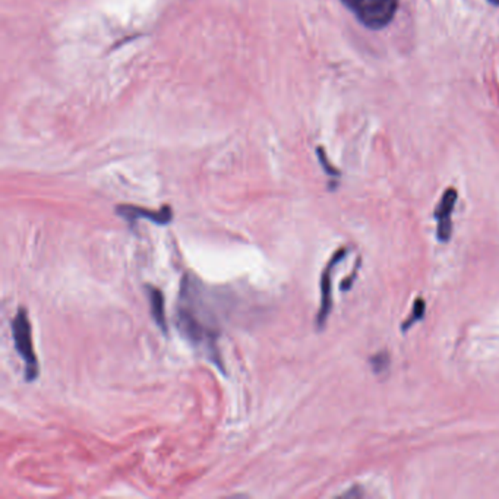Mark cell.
<instances>
[{
	"label": "cell",
	"instance_id": "obj_1",
	"mask_svg": "<svg viewBox=\"0 0 499 499\" xmlns=\"http://www.w3.org/2000/svg\"><path fill=\"white\" fill-rule=\"evenodd\" d=\"M176 325L181 334L195 349L207 356L210 362L224 372V365L218 350V338L221 336L218 320L204 302L199 283L191 276H185L182 283Z\"/></svg>",
	"mask_w": 499,
	"mask_h": 499
},
{
	"label": "cell",
	"instance_id": "obj_2",
	"mask_svg": "<svg viewBox=\"0 0 499 499\" xmlns=\"http://www.w3.org/2000/svg\"><path fill=\"white\" fill-rule=\"evenodd\" d=\"M10 329L15 350L23 362V367H26V379L28 383H32L40 375V365L32 347L31 323L26 307L18 309V314L10 320Z\"/></svg>",
	"mask_w": 499,
	"mask_h": 499
},
{
	"label": "cell",
	"instance_id": "obj_3",
	"mask_svg": "<svg viewBox=\"0 0 499 499\" xmlns=\"http://www.w3.org/2000/svg\"><path fill=\"white\" fill-rule=\"evenodd\" d=\"M397 8L398 0H358L353 12L365 27L381 30L394 19Z\"/></svg>",
	"mask_w": 499,
	"mask_h": 499
},
{
	"label": "cell",
	"instance_id": "obj_4",
	"mask_svg": "<svg viewBox=\"0 0 499 499\" xmlns=\"http://www.w3.org/2000/svg\"><path fill=\"white\" fill-rule=\"evenodd\" d=\"M347 256V247H341L331 256L320 274V306L316 315V327L323 329L332 309V272L341 261Z\"/></svg>",
	"mask_w": 499,
	"mask_h": 499
},
{
	"label": "cell",
	"instance_id": "obj_5",
	"mask_svg": "<svg viewBox=\"0 0 499 499\" xmlns=\"http://www.w3.org/2000/svg\"><path fill=\"white\" fill-rule=\"evenodd\" d=\"M457 198L458 192L456 189L448 187L435 210V218L438 221L436 237L444 243H447L451 239V236H453V221H451V214H453L454 207L457 204Z\"/></svg>",
	"mask_w": 499,
	"mask_h": 499
},
{
	"label": "cell",
	"instance_id": "obj_6",
	"mask_svg": "<svg viewBox=\"0 0 499 499\" xmlns=\"http://www.w3.org/2000/svg\"><path fill=\"white\" fill-rule=\"evenodd\" d=\"M116 214H119L134 229L135 221L138 220H148L157 225H167L173 221V211L170 207H163L159 211H151L135 205H119L116 207Z\"/></svg>",
	"mask_w": 499,
	"mask_h": 499
},
{
	"label": "cell",
	"instance_id": "obj_7",
	"mask_svg": "<svg viewBox=\"0 0 499 499\" xmlns=\"http://www.w3.org/2000/svg\"><path fill=\"white\" fill-rule=\"evenodd\" d=\"M150 307H151V316L156 320L157 327L167 334V320H165V309H164V294L160 289L148 286L147 289Z\"/></svg>",
	"mask_w": 499,
	"mask_h": 499
},
{
	"label": "cell",
	"instance_id": "obj_8",
	"mask_svg": "<svg viewBox=\"0 0 499 499\" xmlns=\"http://www.w3.org/2000/svg\"><path fill=\"white\" fill-rule=\"evenodd\" d=\"M425 312H426V303L422 298L416 299L414 303H413V307H411V314L410 316L404 320V323L401 324V331H409L416 323H419L420 319H423L425 316Z\"/></svg>",
	"mask_w": 499,
	"mask_h": 499
},
{
	"label": "cell",
	"instance_id": "obj_9",
	"mask_svg": "<svg viewBox=\"0 0 499 499\" xmlns=\"http://www.w3.org/2000/svg\"><path fill=\"white\" fill-rule=\"evenodd\" d=\"M318 152H319V160H320V164H323L324 165V170L328 173V174H331V176H338L340 173H338V170H336L334 167H332V165L329 164V161L327 160V157H325V154H324V151L323 150H318Z\"/></svg>",
	"mask_w": 499,
	"mask_h": 499
},
{
	"label": "cell",
	"instance_id": "obj_10",
	"mask_svg": "<svg viewBox=\"0 0 499 499\" xmlns=\"http://www.w3.org/2000/svg\"><path fill=\"white\" fill-rule=\"evenodd\" d=\"M359 268H360V261H359V263H356L354 271L352 272L350 277H349L346 281H343V283H341V290H350V287L353 286V283H354V280H356V276H358Z\"/></svg>",
	"mask_w": 499,
	"mask_h": 499
},
{
	"label": "cell",
	"instance_id": "obj_11",
	"mask_svg": "<svg viewBox=\"0 0 499 499\" xmlns=\"http://www.w3.org/2000/svg\"><path fill=\"white\" fill-rule=\"evenodd\" d=\"M341 2H343L344 5H346L350 10H354L356 3H358V0H341Z\"/></svg>",
	"mask_w": 499,
	"mask_h": 499
},
{
	"label": "cell",
	"instance_id": "obj_12",
	"mask_svg": "<svg viewBox=\"0 0 499 499\" xmlns=\"http://www.w3.org/2000/svg\"><path fill=\"white\" fill-rule=\"evenodd\" d=\"M363 493L362 492H358V491H350V492H346V493H343V496H362Z\"/></svg>",
	"mask_w": 499,
	"mask_h": 499
},
{
	"label": "cell",
	"instance_id": "obj_13",
	"mask_svg": "<svg viewBox=\"0 0 499 499\" xmlns=\"http://www.w3.org/2000/svg\"><path fill=\"white\" fill-rule=\"evenodd\" d=\"M489 3H492L493 6H499V0H489Z\"/></svg>",
	"mask_w": 499,
	"mask_h": 499
}]
</instances>
